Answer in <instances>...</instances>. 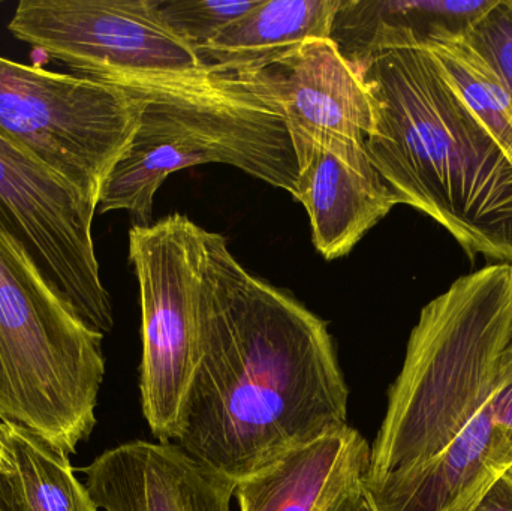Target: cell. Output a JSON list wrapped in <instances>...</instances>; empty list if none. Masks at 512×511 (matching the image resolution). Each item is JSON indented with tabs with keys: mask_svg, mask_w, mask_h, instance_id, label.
Segmentation results:
<instances>
[{
	"mask_svg": "<svg viewBox=\"0 0 512 511\" xmlns=\"http://www.w3.org/2000/svg\"><path fill=\"white\" fill-rule=\"evenodd\" d=\"M423 44L435 57L448 84L512 165V98L498 75L462 32L442 30Z\"/></svg>",
	"mask_w": 512,
	"mask_h": 511,
	"instance_id": "obj_18",
	"label": "cell"
},
{
	"mask_svg": "<svg viewBox=\"0 0 512 511\" xmlns=\"http://www.w3.org/2000/svg\"><path fill=\"white\" fill-rule=\"evenodd\" d=\"M0 511H20L18 510L17 495H15L2 453H0Z\"/></svg>",
	"mask_w": 512,
	"mask_h": 511,
	"instance_id": "obj_24",
	"label": "cell"
},
{
	"mask_svg": "<svg viewBox=\"0 0 512 511\" xmlns=\"http://www.w3.org/2000/svg\"><path fill=\"white\" fill-rule=\"evenodd\" d=\"M137 132L108 174L98 210H126L152 224L153 198L170 174L227 164L297 195L298 165L285 119L245 81L212 74L201 80L137 87Z\"/></svg>",
	"mask_w": 512,
	"mask_h": 511,
	"instance_id": "obj_4",
	"label": "cell"
},
{
	"mask_svg": "<svg viewBox=\"0 0 512 511\" xmlns=\"http://www.w3.org/2000/svg\"><path fill=\"white\" fill-rule=\"evenodd\" d=\"M474 511H512V477L504 473L496 479Z\"/></svg>",
	"mask_w": 512,
	"mask_h": 511,
	"instance_id": "obj_23",
	"label": "cell"
},
{
	"mask_svg": "<svg viewBox=\"0 0 512 511\" xmlns=\"http://www.w3.org/2000/svg\"><path fill=\"white\" fill-rule=\"evenodd\" d=\"M492 459L504 473L512 464V338L501 356L498 392L493 398Z\"/></svg>",
	"mask_w": 512,
	"mask_h": 511,
	"instance_id": "obj_21",
	"label": "cell"
},
{
	"mask_svg": "<svg viewBox=\"0 0 512 511\" xmlns=\"http://www.w3.org/2000/svg\"><path fill=\"white\" fill-rule=\"evenodd\" d=\"M342 0H261L254 9L195 50L216 75L261 71L306 42L330 39Z\"/></svg>",
	"mask_w": 512,
	"mask_h": 511,
	"instance_id": "obj_15",
	"label": "cell"
},
{
	"mask_svg": "<svg viewBox=\"0 0 512 511\" xmlns=\"http://www.w3.org/2000/svg\"><path fill=\"white\" fill-rule=\"evenodd\" d=\"M300 201L313 245L325 260L345 257L399 203L370 161L364 143L346 138H292Z\"/></svg>",
	"mask_w": 512,
	"mask_h": 511,
	"instance_id": "obj_10",
	"label": "cell"
},
{
	"mask_svg": "<svg viewBox=\"0 0 512 511\" xmlns=\"http://www.w3.org/2000/svg\"><path fill=\"white\" fill-rule=\"evenodd\" d=\"M95 201L0 135V230L15 240L89 329L113 330L101 281Z\"/></svg>",
	"mask_w": 512,
	"mask_h": 511,
	"instance_id": "obj_9",
	"label": "cell"
},
{
	"mask_svg": "<svg viewBox=\"0 0 512 511\" xmlns=\"http://www.w3.org/2000/svg\"><path fill=\"white\" fill-rule=\"evenodd\" d=\"M234 77L279 110L291 140L331 135L364 143L375 129L372 92L331 39L306 42L268 68Z\"/></svg>",
	"mask_w": 512,
	"mask_h": 511,
	"instance_id": "obj_11",
	"label": "cell"
},
{
	"mask_svg": "<svg viewBox=\"0 0 512 511\" xmlns=\"http://www.w3.org/2000/svg\"><path fill=\"white\" fill-rule=\"evenodd\" d=\"M143 101L120 87L0 57V135L98 206Z\"/></svg>",
	"mask_w": 512,
	"mask_h": 511,
	"instance_id": "obj_6",
	"label": "cell"
},
{
	"mask_svg": "<svg viewBox=\"0 0 512 511\" xmlns=\"http://www.w3.org/2000/svg\"><path fill=\"white\" fill-rule=\"evenodd\" d=\"M462 33L512 98V0H495Z\"/></svg>",
	"mask_w": 512,
	"mask_h": 511,
	"instance_id": "obj_20",
	"label": "cell"
},
{
	"mask_svg": "<svg viewBox=\"0 0 512 511\" xmlns=\"http://www.w3.org/2000/svg\"><path fill=\"white\" fill-rule=\"evenodd\" d=\"M375 99L364 149L400 204L441 224L471 260L512 264V165L418 39L363 69Z\"/></svg>",
	"mask_w": 512,
	"mask_h": 511,
	"instance_id": "obj_2",
	"label": "cell"
},
{
	"mask_svg": "<svg viewBox=\"0 0 512 511\" xmlns=\"http://www.w3.org/2000/svg\"><path fill=\"white\" fill-rule=\"evenodd\" d=\"M492 443L493 399L444 452L364 485L376 511H474L504 474L493 464Z\"/></svg>",
	"mask_w": 512,
	"mask_h": 511,
	"instance_id": "obj_14",
	"label": "cell"
},
{
	"mask_svg": "<svg viewBox=\"0 0 512 511\" xmlns=\"http://www.w3.org/2000/svg\"><path fill=\"white\" fill-rule=\"evenodd\" d=\"M9 30L80 77L120 89L212 75L162 20L156 0H23Z\"/></svg>",
	"mask_w": 512,
	"mask_h": 511,
	"instance_id": "obj_7",
	"label": "cell"
},
{
	"mask_svg": "<svg viewBox=\"0 0 512 511\" xmlns=\"http://www.w3.org/2000/svg\"><path fill=\"white\" fill-rule=\"evenodd\" d=\"M261 0H156L168 27L194 50L248 14Z\"/></svg>",
	"mask_w": 512,
	"mask_h": 511,
	"instance_id": "obj_19",
	"label": "cell"
},
{
	"mask_svg": "<svg viewBox=\"0 0 512 511\" xmlns=\"http://www.w3.org/2000/svg\"><path fill=\"white\" fill-rule=\"evenodd\" d=\"M102 341L0 230V422L75 453L96 426Z\"/></svg>",
	"mask_w": 512,
	"mask_h": 511,
	"instance_id": "obj_5",
	"label": "cell"
},
{
	"mask_svg": "<svg viewBox=\"0 0 512 511\" xmlns=\"http://www.w3.org/2000/svg\"><path fill=\"white\" fill-rule=\"evenodd\" d=\"M3 461L20 511H99L69 455L21 426L3 423Z\"/></svg>",
	"mask_w": 512,
	"mask_h": 511,
	"instance_id": "obj_17",
	"label": "cell"
},
{
	"mask_svg": "<svg viewBox=\"0 0 512 511\" xmlns=\"http://www.w3.org/2000/svg\"><path fill=\"white\" fill-rule=\"evenodd\" d=\"M366 438L346 426L236 482L240 511H324L370 468Z\"/></svg>",
	"mask_w": 512,
	"mask_h": 511,
	"instance_id": "obj_13",
	"label": "cell"
},
{
	"mask_svg": "<svg viewBox=\"0 0 512 511\" xmlns=\"http://www.w3.org/2000/svg\"><path fill=\"white\" fill-rule=\"evenodd\" d=\"M206 230L167 216L129 231L141 297V407L159 443H173L200 359V288Z\"/></svg>",
	"mask_w": 512,
	"mask_h": 511,
	"instance_id": "obj_8",
	"label": "cell"
},
{
	"mask_svg": "<svg viewBox=\"0 0 512 511\" xmlns=\"http://www.w3.org/2000/svg\"><path fill=\"white\" fill-rule=\"evenodd\" d=\"M324 511H376L364 479L349 485Z\"/></svg>",
	"mask_w": 512,
	"mask_h": 511,
	"instance_id": "obj_22",
	"label": "cell"
},
{
	"mask_svg": "<svg viewBox=\"0 0 512 511\" xmlns=\"http://www.w3.org/2000/svg\"><path fill=\"white\" fill-rule=\"evenodd\" d=\"M198 306L200 359L173 444L239 482L348 426L327 323L251 275L207 230Z\"/></svg>",
	"mask_w": 512,
	"mask_h": 511,
	"instance_id": "obj_1",
	"label": "cell"
},
{
	"mask_svg": "<svg viewBox=\"0 0 512 511\" xmlns=\"http://www.w3.org/2000/svg\"><path fill=\"white\" fill-rule=\"evenodd\" d=\"M3 447V423L0 422V453H2Z\"/></svg>",
	"mask_w": 512,
	"mask_h": 511,
	"instance_id": "obj_25",
	"label": "cell"
},
{
	"mask_svg": "<svg viewBox=\"0 0 512 511\" xmlns=\"http://www.w3.org/2000/svg\"><path fill=\"white\" fill-rule=\"evenodd\" d=\"M495 0H342L330 39L358 71L402 33L421 42L442 30L465 32Z\"/></svg>",
	"mask_w": 512,
	"mask_h": 511,
	"instance_id": "obj_16",
	"label": "cell"
},
{
	"mask_svg": "<svg viewBox=\"0 0 512 511\" xmlns=\"http://www.w3.org/2000/svg\"><path fill=\"white\" fill-rule=\"evenodd\" d=\"M505 473L508 474V476H511L512 477V464L510 465V467H508V470L505 471Z\"/></svg>",
	"mask_w": 512,
	"mask_h": 511,
	"instance_id": "obj_26",
	"label": "cell"
},
{
	"mask_svg": "<svg viewBox=\"0 0 512 511\" xmlns=\"http://www.w3.org/2000/svg\"><path fill=\"white\" fill-rule=\"evenodd\" d=\"M87 491L105 511H231L236 482L173 443L132 441L84 468Z\"/></svg>",
	"mask_w": 512,
	"mask_h": 511,
	"instance_id": "obj_12",
	"label": "cell"
},
{
	"mask_svg": "<svg viewBox=\"0 0 512 511\" xmlns=\"http://www.w3.org/2000/svg\"><path fill=\"white\" fill-rule=\"evenodd\" d=\"M512 338V264L457 279L424 306L370 447L366 479L426 464L495 398Z\"/></svg>",
	"mask_w": 512,
	"mask_h": 511,
	"instance_id": "obj_3",
	"label": "cell"
}]
</instances>
